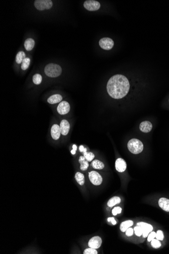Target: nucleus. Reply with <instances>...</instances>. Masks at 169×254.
Here are the masks:
<instances>
[{
  "instance_id": "obj_20",
  "label": "nucleus",
  "mask_w": 169,
  "mask_h": 254,
  "mask_svg": "<svg viewBox=\"0 0 169 254\" xmlns=\"http://www.w3.org/2000/svg\"><path fill=\"white\" fill-rule=\"evenodd\" d=\"M121 202V199L118 196H114L110 198L107 202V205L110 208H112L116 204H119Z\"/></svg>"
},
{
  "instance_id": "obj_23",
  "label": "nucleus",
  "mask_w": 169,
  "mask_h": 254,
  "mask_svg": "<svg viewBox=\"0 0 169 254\" xmlns=\"http://www.w3.org/2000/svg\"><path fill=\"white\" fill-rule=\"evenodd\" d=\"M26 54L23 51H19L17 54L16 56V62L18 64L22 63L23 61L26 59Z\"/></svg>"
},
{
  "instance_id": "obj_6",
  "label": "nucleus",
  "mask_w": 169,
  "mask_h": 254,
  "mask_svg": "<svg viewBox=\"0 0 169 254\" xmlns=\"http://www.w3.org/2000/svg\"><path fill=\"white\" fill-rule=\"evenodd\" d=\"M84 6L88 11H97L100 8V4L96 1L88 0L84 2Z\"/></svg>"
},
{
  "instance_id": "obj_7",
  "label": "nucleus",
  "mask_w": 169,
  "mask_h": 254,
  "mask_svg": "<svg viewBox=\"0 0 169 254\" xmlns=\"http://www.w3.org/2000/svg\"><path fill=\"white\" fill-rule=\"evenodd\" d=\"M100 46L101 48L106 50H110L114 45V42L109 38H103L99 41Z\"/></svg>"
},
{
  "instance_id": "obj_1",
  "label": "nucleus",
  "mask_w": 169,
  "mask_h": 254,
  "mask_svg": "<svg viewBox=\"0 0 169 254\" xmlns=\"http://www.w3.org/2000/svg\"><path fill=\"white\" fill-rule=\"evenodd\" d=\"M107 89L111 98L120 99L125 97L129 92L130 84L125 76L118 74L110 78L107 84Z\"/></svg>"
},
{
  "instance_id": "obj_11",
  "label": "nucleus",
  "mask_w": 169,
  "mask_h": 254,
  "mask_svg": "<svg viewBox=\"0 0 169 254\" xmlns=\"http://www.w3.org/2000/svg\"><path fill=\"white\" fill-rule=\"evenodd\" d=\"M115 167L117 171L120 173H123L125 171L127 168V164L123 159L119 158L116 160Z\"/></svg>"
},
{
  "instance_id": "obj_28",
  "label": "nucleus",
  "mask_w": 169,
  "mask_h": 254,
  "mask_svg": "<svg viewBox=\"0 0 169 254\" xmlns=\"http://www.w3.org/2000/svg\"><path fill=\"white\" fill-rule=\"evenodd\" d=\"M134 230L135 233L138 236H141L143 234L142 229L141 227L137 225V226L135 227Z\"/></svg>"
},
{
  "instance_id": "obj_33",
  "label": "nucleus",
  "mask_w": 169,
  "mask_h": 254,
  "mask_svg": "<svg viewBox=\"0 0 169 254\" xmlns=\"http://www.w3.org/2000/svg\"><path fill=\"white\" fill-rule=\"evenodd\" d=\"M133 233H134V230L132 228H129L126 231V235L128 236H132Z\"/></svg>"
},
{
  "instance_id": "obj_16",
  "label": "nucleus",
  "mask_w": 169,
  "mask_h": 254,
  "mask_svg": "<svg viewBox=\"0 0 169 254\" xmlns=\"http://www.w3.org/2000/svg\"><path fill=\"white\" fill-rule=\"evenodd\" d=\"M62 100V96L60 94H56L51 96L48 98L47 101L50 104H56L59 103Z\"/></svg>"
},
{
  "instance_id": "obj_26",
  "label": "nucleus",
  "mask_w": 169,
  "mask_h": 254,
  "mask_svg": "<svg viewBox=\"0 0 169 254\" xmlns=\"http://www.w3.org/2000/svg\"><path fill=\"white\" fill-rule=\"evenodd\" d=\"M84 156L88 162H91L92 161V160H93V159L95 157V155L92 152H86L84 153Z\"/></svg>"
},
{
  "instance_id": "obj_4",
  "label": "nucleus",
  "mask_w": 169,
  "mask_h": 254,
  "mask_svg": "<svg viewBox=\"0 0 169 254\" xmlns=\"http://www.w3.org/2000/svg\"><path fill=\"white\" fill-rule=\"evenodd\" d=\"M34 5L37 9L42 11L45 9H50L53 6V3L50 0H36Z\"/></svg>"
},
{
  "instance_id": "obj_14",
  "label": "nucleus",
  "mask_w": 169,
  "mask_h": 254,
  "mask_svg": "<svg viewBox=\"0 0 169 254\" xmlns=\"http://www.w3.org/2000/svg\"><path fill=\"white\" fill-rule=\"evenodd\" d=\"M153 128V125L151 122L144 121L140 124V129L143 133H147L150 132Z\"/></svg>"
},
{
  "instance_id": "obj_18",
  "label": "nucleus",
  "mask_w": 169,
  "mask_h": 254,
  "mask_svg": "<svg viewBox=\"0 0 169 254\" xmlns=\"http://www.w3.org/2000/svg\"><path fill=\"white\" fill-rule=\"evenodd\" d=\"M35 42L34 40L31 38H28L24 42V47L27 51H31L33 49L35 46Z\"/></svg>"
},
{
  "instance_id": "obj_25",
  "label": "nucleus",
  "mask_w": 169,
  "mask_h": 254,
  "mask_svg": "<svg viewBox=\"0 0 169 254\" xmlns=\"http://www.w3.org/2000/svg\"><path fill=\"white\" fill-rule=\"evenodd\" d=\"M30 63H31V60L30 59L26 57L22 61V64H21V68L23 70H27L28 67L30 66Z\"/></svg>"
},
{
  "instance_id": "obj_22",
  "label": "nucleus",
  "mask_w": 169,
  "mask_h": 254,
  "mask_svg": "<svg viewBox=\"0 0 169 254\" xmlns=\"http://www.w3.org/2000/svg\"><path fill=\"white\" fill-rule=\"evenodd\" d=\"M92 166L93 168L96 169H103L104 168V164H103V162H101L99 160H94L92 161Z\"/></svg>"
},
{
  "instance_id": "obj_5",
  "label": "nucleus",
  "mask_w": 169,
  "mask_h": 254,
  "mask_svg": "<svg viewBox=\"0 0 169 254\" xmlns=\"http://www.w3.org/2000/svg\"><path fill=\"white\" fill-rule=\"evenodd\" d=\"M89 178L92 184L98 186L101 184L102 182V178L101 175L96 171H91L89 173Z\"/></svg>"
},
{
  "instance_id": "obj_36",
  "label": "nucleus",
  "mask_w": 169,
  "mask_h": 254,
  "mask_svg": "<svg viewBox=\"0 0 169 254\" xmlns=\"http://www.w3.org/2000/svg\"><path fill=\"white\" fill-rule=\"evenodd\" d=\"M72 149H73L74 150L76 151V150H77V146L75 145H74L72 146Z\"/></svg>"
},
{
  "instance_id": "obj_37",
  "label": "nucleus",
  "mask_w": 169,
  "mask_h": 254,
  "mask_svg": "<svg viewBox=\"0 0 169 254\" xmlns=\"http://www.w3.org/2000/svg\"><path fill=\"white\" fill-rule=\"evenodd\" d=\"M75 151H76L74 150V149H72L71 151V153H72V154L75 155Z\"/></svg>"
},
{
  "instance_id": "obj_24",
  "label": "nucleus",
  "mask_w": 169,
  "mask_h": 254,
  "mask_svg": "<svg viewBox=\"0 0 169 254\" xmlns=\"http://www.w3.org/2000/svg\"><path fill=\"white\" fill-rule=\"evenodd\" d=\"M33 81L35 84H40L42 81V77L40 74H35L33 75Z\"/></svg>"
},
{
  "instance_id": "obj_34",
  "label": "nucleus",
  "mask_w": 169,
  "mask_h": 254,
  "mask_svg": "<svg viewBox=\"0 0 169 254\" xmlns=\"http://www.w3.org/2000/svg\"><path fill=\"white\" fill-rule=\"evenodd\" d=\"M109 222H110L112 223V225H116V220L114 219V218H109L107 219Z\"/></svg>"
},
{
  "instance_id": "obj_30",
  "label": "nucleus",
  "mask_w": 169,
  "mask_h": 254,
  "mask_svg": "<svg viewBox=\"0 0 169 254\" xmlns=\"http://www.w3.org/2000/svg\"><path fill=\"white\" fill-rule=\"evenodd\" d=\"M156 239L159 240H163L164 238V235L162 230H158L156 233Z\"/></svg>"
},
{
  "instance_id": "obj_27",
  "label": "nucleus",
  "mask_w": 169,
  "mask_h": 254,
  "mask_svg": "<svg viewBox=\"0 0 169 254\" xmlns=\"http://www.w3.org/2000/svg\"><path fill=\"white\" fill-rule=\"evenodd\" d=\"M151 246L153 248H155V249H158V248H159L160 247H161V243H160V242L159 241V240L158 239H153L151 241Z\"/></svg>"
},
{
  "instance_id": "obj_17",
  "label": "nucleus",
  "mask_w": 169,
  "mask_h": 254,
  "mask_svg": "<svg viewBox=\"0 0 169 254\" xmlns=\"http://www.w3.org/2000/svg\"><path fill=\"white\" fill-rule=\"evenodd\" d=\"M134 224L133 221L132 220H127L124 221L121 223L120 225V230L121 232H125L128 229L130 228V227L133 226Z\"/></svg>"
},
{
  "instance_id": "obj_21",
  "label": "nucleus",
  "mask_w": 169,
  "mask_h": 254,
  "mask_svg": "<svg viewBox=\"0 0 169 254\" xmlns=\"http://www.w3.org/2000/svg\"><path fill=\"white\" fill-rule=\"evenodd\" d=\"M75 180L81 186H83L84 183V175L80 172H77L75 175Z\"/></svg>"
},
{
  "instance_id": "obj_10",
  "label": "nucleus",
  "mask_w": 169,
  "mask_h": 254,
  "mask_svg": "<svg viewBox=\"0 0 169 254\" xmlns=\"http://www.w3.org/2000/svg\"><path fill=\"white\" fill-rule=\"evenodd\" d=\"M102 239L99 236H94L91 238L88 242L89 247L93 249H97L101 247Z\"/></svg>"
},
{
  "instance_id": "obj_29",
  "label": "nucleus",
  "mask_w": 169,
  "mask_h": 254,
  "mask_svg": "<svg viewBox=\"0 0 169 254\" xmlns=\"http://www.w3.org/2000/svg\"><path fill=\"white\" fill-rule=\"evenodd\" d=\"M98 252L96 249L92 248L86 249L84 251V254H97Z\"/></svg>"
},
{
  "instance_id": "obj_12",
  "label": "nucleus",
  "mask_w": 169,
  "mask_h": 254,
  "mask_svg": "<svg viewBox=\"0 0 169 254\" xmlns=\"http://www.w3.org/2000/svg\"><path fill=\"white\" fill-rule=\"evenodd\" d=\"M61 133L63 136H66L69 133L70 124L68 121L63 119L61 121L60 124Z\"/></svg>"
},
{
  "instance_id": "obj_19",
  "label": "nucleus",
  "mask_w": 169,
  "mask_h": 254,
  "mask_svg": "<svg viewBox=\"0 0 169 254\" xmlns=\"http://www.w3.org/2000/svg\"><path fill=\"white\" fill-rule=\"evenodd\" d=\"M79 162L81 164L80 166V169L84 171H86L87 169H88L89 167V163L88 161L86 160V159L84 158V156H80V157Z\"/></svg>"
},
{
  "instance_id": "obj_8",
  "label": "nucleus",
  "mask_w": 169,
  "mask_h": 254,
  "mask_svg": "<svg viewBox=\"0 0 169 254\" xmlns=\"http://www.w3.org/2000/svg\"><path fill=\"white\" fill-rule=\"evenodd\" d=\"M57 110L59 114H66L70 112V104L66 101H61L58 106Z\"/></svg>"
},
{
  "instance_id": "obj_35",
  "label": "nucleus",
  "mask_w": 169,
  "mask_h": 254,
  "mask_svg": "<svg viewBox=\"0 0 169 254\" xmlns=\"http://www.w3.org/2000/svg\"><path fill=\"white\" fill-rule=\"evenodd\" d=\"M79 150L81 152H84H84H87L86 148H84V147L83 145H81L80 146Z\"/></svg>"
},
{
  "instance_id": "obj_32",
  "label": "nucleus",
  "mask_w": 169,
  "mask_h": 254,
  "mask_svg": "<svg viewBox=\"0 0 169 254\" xmlns=\"http://www.w3.org/2000/svg\"><path fill=\"white\" fill-rule=\"evenodd\" d=\"M155 238H156V233L155 232H151L149 235L147 236V240L149 242L151 241L153 239H154Z\"/></svg>"
},
{
  "instance_id": "obj_31",
  "label": "nucleus",
  "mask_w": 169,
  "mask_h": 254,
  "mask_svg": "<svg viewBox=\"0 0 169 254\" xmlns=\"http://www.w3.org/2000/svg\"><path fill=\"white\" fill-rule=\"evenodd\" d=\"M121 208L119 206L114 208L112 210V215H117L118 214H121Z\"/></svg>"
},
{
  "instance_id": "obj_15",
  "label": "nucleus",
  "mask_w": 169,
  "mask_h": 254,
  "mask_svg": "<svg viewBox=\"0 0 169 254\" xmlns=\"http://www.w3.org/2000/svg\"><path fill=\"white\" fill-rule=\"evenodd\" d=\"M158 205L162 210L169 212V199L162 197L158 200Z\"/></svg>"
},
{
  "instance_id": "obj_3",
  "label": "nucleus",
  "mask_w": 169,
  "mask_h": 254,
  "mask_svg": "<svg viewBox=\"0 0 169 254\" xmlns=\"http://www.w3.org/2000/svg\"><path fill=\"white\" fill-rule=\"evenodd\" d=\"M128 148L131 153L134 154H138L143 151V145L140 140L133 138L128 142Z\"/></svg>"
},
{
  "instance_id": "obj_13",
  "label": "nucleus",
  "mask_w": 169,
  "mask_h": 254,
  "mask_svg": "<svg viewBox=\"0 0 169 254\" xmlns=\"http://www.w3.org/2000/svg\"><path fill=\"white\" fill-rule=\"evenodd\" d=\"M60 126L56 124H54L51 128V135L52 138H53L54 140H58L60 136Z\"/></svg>"
},
{
  "instance_id": "obj_2",
  "label": "nucleus",
  "mask_w": 169,
  "mask_h": 254,
  "mask_svg": "<svg viewBox=\"0 0 169 254\" xmlns=\"http://www.w3.org/2000/svg\"><path fill=\"white\" fill-rule=\"evenodd\" d=\"M44 72L46 75L49 77H57L61 74L62 68L57 64L49 63L45 66Z\"/></svg>"
},
{
  "instance_id": "obj_9",
  "label": "nucleus",
  "mask_w": 169,
  "mask_h": 254,
  "mask_svg": "<svg viewBox=\"0 0 169 254\" xmlns=\"http://www.w3.org/2000/svg\"><path fill=\"white\" fill-rule=\"evenodd\" d=\"M137 225L141 227L143 231V237L144 238H147L149 233H151L153 230V227L148 223L145 222H139L137 223Z\"/></svg>"
}]
</instances>
